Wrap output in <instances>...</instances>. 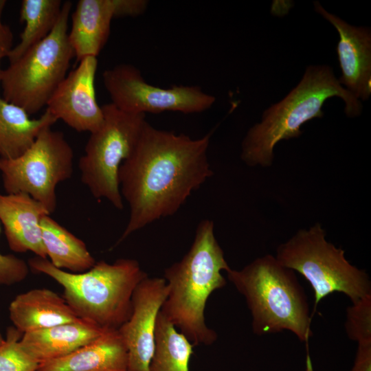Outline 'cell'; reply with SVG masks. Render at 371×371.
<instances>
[{
  "mask_svg": "<svg viewBox=\"0 0 371 371\" xmlns=\"http://www.w3.org/2000/svg\"><path fill=\"white\" fill-rule=\"evenodd\" d=\"M115 12V0L78 1L71 15L68 38L78 62L100 54L109 38Z\"/></svg>",
  "mask_w": 371,
  "mask_h": 371,
  "instance_id": "cell-18",
  "label": "cell"
},
{
  "mask_svg": "<svg viewBox=\"0 0 371 371\" xmlns=\"http://www.w3.org/2000/svg\"><path fill=\"white\" fill-rule=\"evenodd\" d=\"M102 78L111 103L128 113H201L210 109L216 100L197 86L173 85L163 89L150 85L137 68L129 64L105 70Z\"/></svg>",
  "mask_w": 371,
  "mask_h": 371,
  "instance_id": "cell-10",
  "label": "cell"
},
{
  "mask_svg": "<svg viewBox=\"0 0 371 371\" xmlns=\"http://www.w3.org/2000/svg\"><path fill=\"white\" fill-rule=\"evenodd\" d=\"M229 269L214 223L205 219L198 225L187 254L164 270L168 292L160 313L193 346H210L217 339L205 323V308L210 295L226 285L222 271Z\"/></svg>",
  "mask_w": 371,
  "mask_h": 371,
  "instance_id": "cell-2",
  "label": "cell"
},
{
  "mask_svg": "<svg viewBox=\"0 0 371 371\" xmlns=\"http://www.w3.org/2000/svg\"><path fill=\"white\" fill-rule=\"evenodd\" d=\"M345 330L348 338L357 344L371 341V295L347 308Z\"/></svg>",
  "mask_w": 371,
  "mask_h": 371,
  "instance_id": "cell-24",
  "label": "cell"
},
{
  "mask_svg": "<svg viewBox=\"0 0 371 371\" xmlns=\"http://www.w3.org/2000/svg\"><path fill=\"white\" fill-rule=\"evenodd\" d=\"M42 240L46 256L56 267L71 273H82L96 262L86 244L49 216L41 223Z\"/></svg>",
  "mask_w": 371,
  "mask_h": 371,
  "instance_id": "cell-20",
  "label": "cell"
},
{
  "mask_svg": "<svg viewBox=\"0 0 371 371\" xmlns=\"http://www.w3.org/2000/svg\"><path fill=\"white\" fill-rule=\"evenodd\" d=\"M23 333L15 327L7 329L6 337L0 345V371H36L39 363L22 348Z\"/></svg>",
  "mask_w": 371,
  "mask_h": 371,
  "instance_id": "cell-23",
  "label": "cell"
},
{
  "mask_svg": "<svg viewBox=\"0 0 371 371\" xmlns=\"http://www.w3.org/2000/svg\"><path fill=\"white\" fill-rule=\"evenodd\" d=\"M28 265L60 284L63 298L78 318L106 330H117L127 321L133 292L148 276L139 262L131 258L113 263L100 260L82 273L58 269L38 256L31 258Z\"/></svg>",
  "mask_w": 371,
  "mask_h": 371,
  "instance_id": "cell-5",
  "label": "cell"
},
{
  "mask_svg": "<svg viewBox=\"0 0 371 371\" xmlns=\"http://www.w3.org/2000/svg\"><path fill=\"white\" fill-rule=\"evenodd\" d=\"M306 371H314L308 352L306 358Z\"/></svg>",
  "mask_w": 371,
  "mask_h": 371,
  "instance_id": "cell-29",
  "label": "cell"
},
{
  "mask_svg": "<svg viewBox=\"0 0 371 371\" xmlns=\"http://www.w3.org/2000/svg\"><path fill=\"white\" fill-rule=\"evenodd\" d=\"M6 4L5 0H0V51L8 54L12 49L13 34L10 27L2 22L3 11Z\"/></svg>",
  "mask_w": 371,
  "mask_h": 371,
  "instance_id": "cell-28",
  "label": "cell"
},
{
  "mask_svg": "<svg viewBox=\"0 0 371 371\" xmlns=\"http://www.w3.org/2000/svg\"><path fill=\"white\" fill-rule=\"evenodd\" d=\"M57 119L45 109L32 119L21 106L5 100L0 95V158L15 159L33 144L40 133L52 127Z\"/></svg>",
  "mask_w": 371,
  "mask_h": 371,
  "instance_id": "cell-19",
  "label": "cell"
},
{
  "mask_svg": "<svg viewBox=\"0 0 371 371\" xmlns=\"http://www.w3.org/2000/svg\"><path fill=\"white\" fill-rule=\"evenodd\" d=\"M61 0H23L20 21L25 24L20 42L8 52L10 63L45 38L54 27L63 6Z\"/></svg>",
  "mask_w": 371,
  "mask_h": 371,
  "instance_id": "cell-21",
  "label": "cell"
},
{
  "mask_svg": "<svg viewBox=\"0 0 371 371\" xmlns=\"http://www.w3.org/2000/svg\"><path fill=\"white\" fill-rule=\"evenodd\" d=\"M333 97L344 100L348 117L361 114L360 100L341 85L332 67L309 65L300 82L282 100L267 108L261 121L248 130L241 144V159L250 167L271 166L276 145L282 140L300 137L301 126L314 118L322 117V106Z\"/></svg>",
  "mask_w": 371,
  "mask_h": 371,
  "instance_id": "cell-3",
  "label": "cell"
},
{
  "mask_svg": "<svg viewBox=\"0 0 371 371\" xmlns=\"http://www.w3.org/2000/svg\"><path fill=\"white\" fill-rule=\"evenodd\" d=\"M313 5L315 10L335 27L339 36L337 53L341 76L339 82L357 100H368L371 94L370 29L350 25L326 11L319 1H314Z\"/></svg>",
  "mask_w": 371,
  "mask_h": 371,
  "instance_id": "cell-13",
  "label": "cell"
},
{
  "mask_svg": "<svg viewBox=\"0 0 371 371\" xmlns=\"http://www.w3.org/2000/svg\"><path fill=\"white\" fill-rule=\"evenodd\" d=\"M102 108L103 122L90 133L78 168L82 182L93 197L105 199L122 210L119 168L133 150L146 122V115L123 111L112 103Z\"/></svg>",
  "mask_w": 371,
  "mask_h": 371,
  "instance_id": "cell-8",
  "label": "cell"
},
{
  "mask_svg": "<svg viewBox=\"0 0 371 371\" xmlns=\"http://www.w3.org/2000/svg\"><path fill=\"white\" fill-rule=\"evenodd\" d=\"M47 214L45 207L27 194H0V221L8 245L15 252L32 251L47 258L41 223Z\"/></svg>",
  "mask_w": 371,
  "mask_h": 371,
  "instance_id": "cell-14",
  "label": "cell"
},
{
  "mask_svg": "<svg viewBox=\"0 0 371 371\" xmlns=\"http://www.w3.org/2000/svg\"><path fill=\"white\" fill-rule=\"evenodd\" d=\"M97 67V57L88 56L80 60L78 67L59 84L46 105L57 120H63L78 132L91 133L98 129L104 120L94 88Z\"/></svg>",
  "mask_w": 371,
  "mask_h": 371,
  "instance_id": "cell-12",
  "label": "cell"
},
{
  "mask_svg": "<svg viewBox=\"0 0 371 371\" xmlns=\"http://www.w3.org/2000/svg\"><path fill=\"white\" fill-rule=\"evenodd\" d=\"M168 292L164 278L147 276L136 286L131 314L117 329L127 349V371H148L155 348L157 318Z\"/></svg>",
  "mask_w": 371,
  "mask_h": 371,
  "instance_id": "cell-11",
  "label": "cell"
},
{
  "mask_svg": "<svg viewBox=\"0 0 371 371\" xmlns=\"http://www.w3.org/2000/svg\"><path fill=\"white\" fill-rule=\"evenodd\" d=\"M72 3H63L51 32L1 72L2 98L29 115L46 106L75 56L68 38Z\"/></svg>",
  "mask_w": 371,
  "mask_h": 371,
  "instance_id": "cell-7",
  "label": "cell"
},
{
  "mask_svg": "<svg viewBox=\"0 0 371 371\" xmlns=\"http://www.w3.org/2000/svg\"><path fill=\"white\" fill-rule=\"evenodd\" d=\"M28 273L29 266L23 259L0 252V285L19 283L26 278Z\"/></svg>",
  "mask_w": 371,
  "mask_h": 371,
  "instance_id": "cell-25",
  "label": "cell"
},
{
  "mask_svg": "<svg viewBox=\"0 0 371 371\" xmlns=\"http://www.w3.org/2000/svg\"><path fill=\"white\" fill-rule=\"evenodd\" d=\"M193 345L159 312L148 371H189Z\"/></svg>",
  "mask_w": 371,
  "mask_h": 371,
  "instance_id": "cell-22",
  "label": "cell"
},
{
  "mask_svg": "<svg viewBox=\"0 0 371 371\" xmlns=\"http://www.w3.org/2000/svg\"><path fill=\"white\" fill-rule=\"evenodd\" d=\"M1 159V158H0Z\"/></svg>",
  "mask_w": 371,
  "mask_h": 371,
  "instance_id": "cell-32",
  "label": "cell"
},
{
  "mask_svg": "<svg viewBox=\"0 0 371 371\" xmlns=\"http://www.w3.org/2000/svg\"><path fill=\"white\" fill-rule=\"evenodd\" d=\"M74 157L64 135L47 127L21 156L0 159L3 188L7 194H27L52 214L57 205V186L73 174Z\"/></svg>",
  "mask_w": 371,
  "mask_h": 371,
  "instance_id": "cell-9",
  "label": "cell"
},
{
  "mask_svg": "<svg viewBox=\"0 0 371 371\" xmlns=\"http://www.w3.org/2000/svg\"><path fill=\"white\" fill-rule=\"evenodd\" d=\"M227 279L243 295L254 334L289 330L306 343L313 335L312 315L303 287L293 270L275 256L258 257L240 270L229 269Z\"/></svg>",
  "mask_w": 371,
  "mask_h": 371,
  "instance_id": "cell-4",
  "label": "cell"
},
{
  "mask_svg": "<svg viewBox=\"0 0 371 371\" xmlns=\"http://www.w3.org/2000/svg\"><path fill=\"white\" fill-rule=\"evenodd\" d=\"M116 17L135 16L142 14L147 8L145 0H115Z\"/></svg>",
  "mask_w": 371,
  "mask_h": 371,
  "instance_id": "cell-26",
  "label": "cell"
},
{
  "mask_svg": "<svg viewBox=\"0 0 371 371\" xmlns=\"http://www.w3.org/2000/svg\"><path fill=\"white\" fill-rule=\"evenodd\" d=\"M106 329L80 318L47 328L23 333L20 343L39 364L65 356L93 341Z\"/></svg>",
  "mask_w": 371,
  "mask_h": 371,
  "instance_id": "cell-16",
  "label": "cell"
},
{
  "mask_svg": "<svg viewBox=\"0 0 371 371\" xmlns=\"http://www.w3.org/2000/svg\"><path fill=\"white\" fill-rule=\"evenodd\" d=\"M275 256L309 282L314 291L315 309L322 299L335 292L344 293L352 303L371 295L368 274L352 265L344 249L327 240L319 223L297 231L277 247Z\"/></svg>",
  "mask_w": 371,
  "mask_h": 371,
  "instance_id": "cell-6",
  "label": "cell"
},
{
  "mask_svg": "<svg viewBox=\"0 0 371 371\" xmlns=\"http://www.w3.org/2000/svg\"><path fill=\"white\" fill-rule=\"evenodd\" d=\"M210 134L192 139L146 122L118 171L122 197L130 208L117 243L150 223L175 214L213 175L207 159Z\"/></svg>",
  "mask_w": 371,
  "mask_h": 371,
  "instance_id": "cell-1",
  "label": "cell"
},
{
  "mask_svg": "<svg viewBox=\"0 0 371 371\" xmlns=\"http://www.w3.org/2000/svg\"><path fill=\"white\" fill-rule=\"evenodd\" d=\"M127 365L121 335L118 330H107L69 354L40 364L36 371H127Z\"/></svg>",
  "mask_w": 371,
  "mask_h": 371,
  "instance_id": "cell-15",
  "label": "cell"
},
{
  "mask_svg": "<svg viewBox=\"0 0 371 371\" xmlns=\"http://www.w3.org/2000/svg\"><path fill=\"white\" fill-rule=\"evenodd\" d=\"M8 310L14 327L23 334L79 319L63 297L47 289H34L16 295Z\"/></svg>",
  "mask_w": 371,
  "mask_h": 371,
  "instance_id": "cell-17",
  "label": "cell"
},
{
  "mask_svg": "<svg viewBox=\"0 0 371 371\" xmlns=\"http://www.w3.org/2000/svg\"><path fill=\"white\" fill-rule=\"evenodd\" d=\"M3 340H4V338L3 337V336H2L1 333V331H0V345L2 344Z\"/></svg>",
  "mask_w": 371,
  "mask_h": 371,
  "instance_id": "cell-31",
  "label": "cell"
},
{
  "mask_svg": "<svg viewBox=\"0 0 371 371\" xmlns=\"http://www.w3.org/2000/svg\"><path fill=\"white\" fill-rule=\"evenodd\" d=\"M350 371H371V341L358 343L355 363Z\"/></svg>",
  "mask_w": 371,
  "mask_h": 371,
  "instance_id": "cell-27",
  "label": "cell"
},
{
  "mask_svg": "<svg viewBox=\"0 0 371 371\" xmlns=\"http://www.w3.org/2000/svg\"><path fill=\"white\" fill-rule=\"evenodd\" d=\"M4 57H7V54L2 52V51H0V87H1V72H2V70H3V69H1V60Z\"/></svg>",
  "mask_w": 371,
  "mask_h": 371,
  "instance_id": "cell-30",
  "label": "cell"
}]
</instances>
